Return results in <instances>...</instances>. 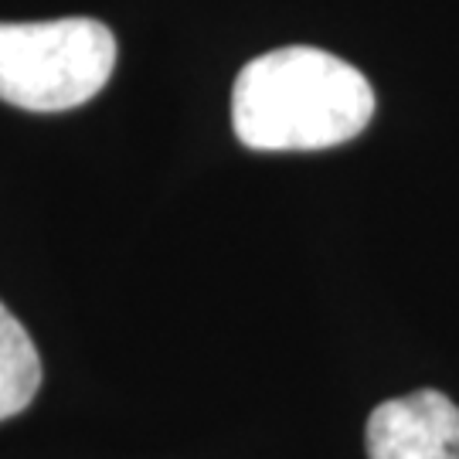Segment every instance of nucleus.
Returning <instances> with one entry per match:
<instances>
[{"label": "nucleus", "mask_w": 459, "mask_h": 459, "mask_svg": "<svg viewBox=\"0 0 459 459\" xmlns=\"http://www.w3.org/2000/svg\"><path fill=\"white\" fill-rule=\"evenodd\" d=\"M375 116L358 68L310 45L252 58L231 89V126L248 150H327L354 140Z\"/></svg>", "instance_id": "f257e3e1"}, {"label": "nucleus", "mask_w": 459, "mask_h": 459, "mask_svg": "<svg viewBox=\"0 0 459 459\" xmlns=\"http://www.w3.org/2000/svg\"><path fill=\"white\" fill-rule=\"evenodd\" d=\"M113 65L116 38L102 21H0V102L17 109H75L106 89Z\"/></svg>", "instance_id": "f03ea898"}, {"label": "nucleus", "mask_w": 459, "mask_h": 459, "mask_svg": "<svg viewBox=\"0 0 459 459\" xmlns=\"http://www.w3.org/2000/svg\"><path fill=\"white\" fill-rule=\"evenodd\" d=\"M368 459H459V405L436 388L381 402L364 429Z\"/></svg>", "instance_id": "7ed1b4c3"}, {"label": "nucleus", "mask_w": 459, "mask_h": 459, "mask_svg": "<svg viewBox=\"0 0 459 459\" xmlns=\"http://www.w3.org/2000/svg\"><path fill=\"white\" fill-rule=\"evenodd\" d=\"M41 388V354L31 333L0 303V422L14 419Z\"/></svg>", "instance_id": "20e7f679"}]
</instances>
